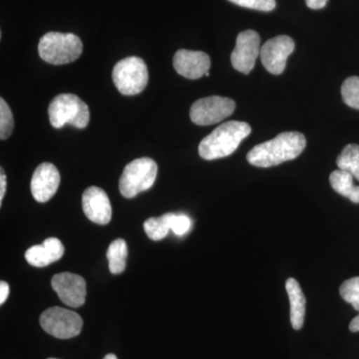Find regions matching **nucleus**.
I'll use <instances>...</instances> for the list:
<instances>
[{
	"instance_id": "obj_1",
	"label": "nucleus",
	"mask_w": 359,
	"mask_h": 359,
	"mask_svg": "<svg viewBox=\"0 0 359 359\" xmlns=\"http://www.w3.org/2000/svg\"><path fill=\"white\" fill-rule=\"evenodd\" d=\"M306 146V139L299 132H285L273 140L255 146L248 153L247 159L252 166L269 168L294 160L302 154Z\"/></svg>"
},
{
	"instance_id": "obj_2",
	"label": "nucleus",
	"mask_w": 359,
	"mask_h": 359,
	"mask_svg": "<svg viewBox=\"0 0 359 359\" xmlns=\"http://www.w3.org/2000/svg\"><path fill=\"white\" fill-rule=\"evenodd\" d=\"M252 132L248 123L229 121L217 127L199 145V155L204 160L222 159L233 154Z\"/></svg>"
},
{
	"instance_id": "obj_3",
	"label": "nucleus",
	"mask_w": 359,
	"mask_h": 359,
	"mask_svg": "<svg viewBox=\"0 0 359 359\" xmlns=\"http://www.w3.org/2000/svg\"><path fill=\"white\" fill-rule=\"evenodd\" d=\"M82 51L81 39L73 33L48 32L39 40V56L50 65H68L77 60Z\"/></svg>"
},
{
	"instance_id": "obj_4",
	"label": "nucleus",
	"mask_w": 359,
	"mask_h": 359,
	"mask_svg": "<svg viewBox=\"0 0 359 359\" xmlns=\"http://www.w3.org/2000/svg\"><path fill=\"white\" fill-rule=\"evenodd\" d=\"M52 127L61 129L65 124L78 129L86 128L90 121L88 105L74 94H59L54 97L48 108Z\"/></svg>"
},
{
	"instance_id": "obj_5",
	"label": "nucleus",
	"mask_w": 359,
	"mask_h": 359,
	"mask_svg": "<svg viewBox=\"0 0 359 359\" xmlns=\"http://www.w3.org/2000/svg\"><path fill=\"white\" fill-rule=\"evenodd\" d=\"M158 166L151 158H138L130 162L119 180V190L123 197L132 199L154 185Z\"/></svg>"
},
{
	"instance_id": "obj_6",
	"label": "nucleus",
	"mask_w": 359,
	"mask_h": 359,
	"mask_svg": "<svg viewBox=\"0 0 359 359\" xmlns=\"http://www.w3.org/2000/svg\"><path fill=\"white\" fill-rule=\"evenodd\" d=\"M112 78L116 88L123 95H137L147 86L148 67L143 59L130 56L116 63Z\"/></svg>"
},
{
	"instance_id": "obj_7",
	"label": "nucleus",
	"mask_w": 359,
	"mask_h": 359,
	"mask_svg": "<svg viewBox=\"0 0 359 359\" xmlns=\"http://www.w3.org/2000/svg\"><path fill=\"white\" fill-rule=\"evenodd\" d=\"M40 325L52 337L67 339L77 337L81 332L83 320L75 311L54 306L42 313Z\"/></svg>"
},
{
	"instance_id": "obj_8",
	"label": "nucleus",
	"mask_w": 359,
	"mask_h": 359,
	"mask_svg": "<svg viewBox=\"0 0 359 359\" xmlns=\"http://www.w3.org/2000/svg\"><path fill=\"white\" fill-rule=\"evenodd\" d=\"M236 102L231 98L221 96H210L199 99L193 103L190 118L199 126H209L223 121L233 114Z\"/></svg>"
},
{
	"instance_id": "obj_9",
	"label": "nucleus",
	"mask_w": 359,
	"mask_h": 359,
	"mask_svg": "<svg viewBox=\"0 0 359 359\" xmlns=\"http://www.w3.org/2000/svg\"><path fill=\"white\" fill-rule=\"evenodd\" d=\"M261 37L255 30H245L238 35L231 54V65L238 72L249 74L261 53Z\"/></svg>"
},
{
	"instance_id": "obj_10",
	"label": "nucleus",
	"mask_w": 359,
	"mask_h": 359,
	"mask_svg": "<svg viewBox=\"0 0 359 359\" xmlns=\"http://www.w3.org/2000/svg\"><path fill=\"white\" fill-rule=\"evenodd\" d=\"M294 41L287 35H278L268 40L262 46V63L273 75L282 74L287 66V60L294 50Z\"/></svg>"
},
{
	"instance_id": "obj_11",
	"label": "nucleus",
	"mask_w": 359,
	"mask_h": 359,
	"mask_svg": "<svg viewBox=\"0 0 359 359\" xmlns=\"http://www.w3.org/2000/svg\"><path fill=\"white\" fill-rule=\"evenodd\" d=\"M52 289L60 301L70 308H80L86 299V283L82 276L72 273H57L52 278Z\"/></svg>"
},
{
	"instance_id": "obj_12",
	"label": "nucleus",
	"mask_w": 359,
	"mask_h": 359,
	"mask_svg": "<svg viewBox=\"0 0 359 359\" xmlns=\"http://www.w3.org/2000/svg\"><path fill=\"white\" fill-rule=\"evenodd\" d=\"M61 177L57 168L51 163H42L33 173L30 190L39 203L48 202L57 192Z\"/></svg>"
},
{
	"instance_id": "obj_13",
	"label": "nucleus",
	"mask_w": 359,
	"mask_h": 359,
	"mask_svg": "<svg viewBox=\"0 0 359 359\" xmlns=\"http://www.w3.org/2000/svg\"><path fill=\"white\" fill-rule=\"evenodd\" d=\"M85 216L98 224H107L112 219V207L107 194L98 187H90L82 195Z\"/></svg>"
},
{
	"instance_id": "obj_14",
	"label": "nucleus",
	"mask_w": 359,
	"mask_h": 359,
	"mask_svg": "<svg viewBox=\"0 0 359 359\" xmlns=\"http://www.w3.org/2000/svg\"><path fill=\"white\" fill-rule=\"evenodd\" d=\"M175 70L182 76L188 79H199L209 72L211 59L202 51L180 49L173 58Z\"/></svg>"
},
{
	"instance_id": "obj_15",
	"label": "nucleus",
	"mask_w": 359,
	"mask_h": 359,
	"mask_svg": "<svg viewBox=\"0 0 359 359\" xmlns=\"http://www.w3.org/2000/svg\"><path fill=\"white\" fill-rule=\"evenodd\" d=\"M65 245L56 238H48L41 245H33L25 252L27 263L36 268H44L55 263L65 255Z\"/></svg>"
},
{
	"instance_id": "obj_16",
	"label": "nucleus",
	"mask_w": 359,
	"mask_h": 359,
	"mask_svg": "<svg viewBox=\"0 0 359 359\" xmlns=\"http://www.w3.org/2000/svg\"><path fill=\"white\" fill-rule=\"evenodd\" d=\"M285 290L289 295L290 304V323L295 330L304 327L306 316V297L297 280L290 278L285 283Z\"/></svg>"
},
{
	"instance_id": "obj_17",
	"label": "nucleus",
	"mask_w": 359,
	"mask_h": 359,
	"mask_svg": "<svg viewBox=\"0 0 359 359\" xmlns=\"http://www.w3.org/2000/svg\"><path fill=\"white\" fill-rule=\"evenodd\" d=\"M332 189L351 201L359 204V186L353 185V176L344 170H335L330 176Z\"/></svg>"
},
{
	"instance_id": "obj_18",
	"label": "nucleus",
	"mask_w": 359,
	"mask_h": 359,
	"mask_svg": "<svg viewBox=\"0 0 359 359\" xmlns=\"http://www.w3.org/2000/svg\"><path fill=\"white\" fill-rule=\"evenodd\" d=\"M128 256L127 244L122 238H117L111 243L107 250L109 269L113 275H119L126 269V259Z\"/></svg>"
},
{
	"instance_id": "obj_19",
	"label": "nucleus",
	"mask_w": 359,
	"mask_h": 359,
	"mask_svg": "<svg viewBox=\"0 0 359 359\" xmlns=\"http://www.w3.org/2000/svg\"><path fill=\"white\" fill-rule=\"evenodd\" d=\"M337 164L339 170L348 172L359 181V146L348 144L337 157Z\"/></svg>"
},
{
	"instance_id": "obj_20",
	"label": "nucleus",
	"mask_w": 359,
	"mask_h": 359,
	"mask_svg": "<svg viewBox=\"0 0 359 359\" xmlns=\"http://www.w3.org/2000/svg\"><path fill=\"white\" fill-rule=\"evenodd\" d=\"M144 230L151 240L161 241L166 238L171 231L170 226V212L163 215L159 218H150L144 223Z\"/></svg>"
},
{
	"instance_id": "obj_21",
	"label": "nucleus",
	"mask_w": 359,
	"mask_h": 359,
	"mask_svg": "<svg viewBox=\"0 0 359 359\" xmlns=\"http://www.w3.org/2000/svg\"><path fill=\"white\" fill-rule=\"evenodd\" d=\"M341 96L347 106L359 110V77L353 76L346 79L342 83Z\"/></svg>"
},
{
	"instance_id": "obj_22",
	"label": "nucleus",
	"mask_w": 359,
	"mask_h": 359,
	"mask_svg": "<svg viewBox=\"0 0 359 359\" xmlns=\"http://www.w3.org/2000/svg\"><path fill=\"white\" fill-rule=\"evenodd\" d=\"M339 294L342 299L359 311V276L349 278L339 287Z\"/></svg>"
},
{
	"instance_id": "obj_23",
	"label": "nucleus",
	"mask_w": 359,
	"mask_h": 359,
	"mask_svg": "<svg viewBox=\"0 0 359 359\" xmlns=\"http://www.w3.org/2000/svg\"><path fill=\"white\" fill-rule=\"evenodd\" d=\"M14 120L13 111L4 98L0 99V139L6 140L13 133Z\"/></svg>"
},
{
	"instance_id": "obj_24",
	"label": "nucleus",
	"mask_w": 359,
	"mask_h": 359,
	"mask_svg": "<svg viewBox=\"0 0 359 359\" xmlns=\"http://www.w3.org/2000/svg\"><path fill=\"white\" fill-rule=\"evenodd\" d=\"M170 226L177 236H184L190 231L192 221L186 215L170 212Z\"/></svg>"
},
{
	"instance_id": "obj_25",
	"label": "nucleus",
	"mask_w": 359,
	"mask_h": 359,
	"mask_svg": "<svg viewBox=\"0 0 359 359\" xmlns=\"http://www.w3.org/2000/svg\"><path fill=\"white\" fill-rule=\"evenodd\" d=\"M229 1L238 6L256 9L264 13H269L276 8V0H229Z\"/></svg>"
},
{
	"instance_id": "obj_26",
	"label": "nucleus",
	"mask_w": 359,
	"mask_h": 359,
	"mask_svg": "<svg viewBox=\"0 0 359 359\" xmlns=\"http://www.w3.org/2000/svg\"><path fill=\"white\" fill-rule=\"evenodd\" d=\"M0 173H1L0 174V205H1L6 192V176L4 168L0 169Z\"/></svg>"
},
{
	"instance_id": "obj_27",
	"label": "nucleus",
	"mask_w": 359,
	"mask_h": 359,
	"mask_svg": "<svg viewBox=\"0 0 359 359\" xmlns=\"http://www.w3.org/2000/svg\"><path fill=\"white\" fill-rule=\"evenodd\" d=\"M9 295V285L6 282L1 280L0 283V304H4L6 302Z\"/></svg>"
},
{
	"instance_id": "obj_28",
	"label": "nucleus",
	"mask_w": 359,
	"mask_h": 359,
	"mask_svg": "<svg viewBox=\"0 0 359 359\" xmlns=\"http://www.w3.org/2000/svg\"><path fill=\"white\" fill-rule=\"evenodd\" d=\"M328 0H306V6L311 9H321L327 6Z\"/></svg>"
},
{
	"instance_id": "obj_29",
	"label": "nucleus",
	"mask_w": 359,
	"mask_h": 359,
	"mask_svg": "<svg viewBox=\"0 0 359 359\" xmlns=\"http://www.w3.org/2000/svg\"><path fill=\"white\" fill-rule=\"evenodd\" d=\"M349 330L353 332H359V314L351 320V325H349Z\"/></svg>"
},
{
	"instance_id": "obj_30",
	"label": "nucleus",
	"mask_w": 359,
	"mask_h": 359,
	"mask_svg": "<svg viewBox=\"0 0 359 359\" xmlns=\"http://www.w3.org/2000/svg\"><path fill=\"white\" fill-rule=\"evenodd\" d=\"M103 359H118L117 356L115 355V354L109 353L107 354V355L105 356Z\"/></svg>"
},
{
	"instance_id": "obj_31",
	"label": "nucleus",
	"mask_w": 359,
	"mask_h": 359,
	"mask_svg": "<svg viewBox=\"0 0 359 359\" xmlns=\"http://www.w3.org/2000/svg\"><path fill=\"white\" fill-rule=\"evenodd\" d=\"M48 359H57V358H48Z\"/></svg>"
}]
</instances>
